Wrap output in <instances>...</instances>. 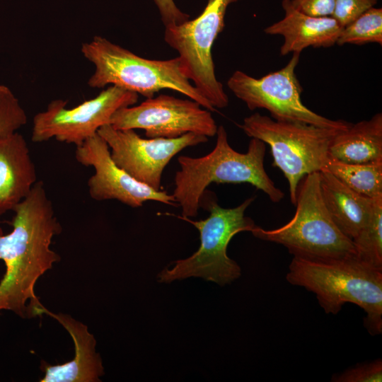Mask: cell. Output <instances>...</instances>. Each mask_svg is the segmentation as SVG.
<instances>
[{
    "instance_id": "d4e9b609",
    "label": "cell",
    "mask_w": 382,
    "mask_h": 382,
    "mask_svg": "<svg viewBox=\"0 0 382 382\" xmlns=\"http://www.w3.org/2000/svg\"><path fill=\"white\" fill-rule=\"evenodd\" d=\"M299 11L313 16H332L335 0H291Z\"/></svg>"
},
{
    "instance_id": "7a4b0ae2",
    "label": "cell",
    "mask_w": 382,
    "mask_h": 382,
    "mask_svg": "<svg viewBox=\"0 0 382 382\" xmlns=\"http://www.w3.org/2000/svg\"><path fill=\"white\" fill-rule=\"evenodd\" d=\"M213 150L201 157L180 156V170L174 178L173 196L182 209L183 218L195 217L206 188L212 183H249L265 193L270 199L279 202L284 193L277 187L264 167L265 144L252 138L245 153L234 150L228 141L223 125L217 128Z\"/></svg>"
},
{
    "instance_id": "30bf717a",
    "label": "cell",
    "mask_w": 382,
    "mask_h": 382,
    "mask_svg": "<svg viewBox=\"0 0 382 382\" xmlns=\"http://www.w3.org/2000/svg\"><path fill=\"white\" fill-rule=\"evenodd\" d=\"M138 98L135 93L109 86L95 98L71 108L66 107V100H53L34 116L31 139L40 143L55 139L80 146L100 128L110 125L117 110L135 105Z\"/></svg>"
},
{
    "instance_id": "ffe728a7",
    "label": "cell",
    "mask_w": 382,
    "mask_h": 382,
    "mask_svg": "<svg viewBox=\"0 0 382 382\" xmlns=\"http://www.w3.org/2000/svg\"><path fill=\"white\" fill-rule=\"evenodd\" d=\"M352 242L357 259L382 270V197L374 199L370 220Z\"/></svg>"
},
{
    "instance_id": "e0dca14e",
    "label": "cell",
    "mask_w": 382,
    "mask_h": 382,
    "mask_svg": "<svg viewBox=\"0 0 382 382\" xmlns=\"http://www.w3.org/2000/svg\"><path fill=\"white\" fill-rule=\"evenodd\" d=\"M319 175L328 213L340 230L352 240L370 220L374 199L354 192L327 170L319 172Z\"/></svg>"
},
{
    "instance_id": "277c9868",
    "label": "cell",
    "mask_w": 382,
    "mask_h": 382,
    "mask_svg": "<svg viewBox=\"0 0 382 382\" xmlns=\"http://www.w3.org/2000/svg\"><path fill=\"white\" fill-rule=\"evenodd\" d=\"M83 56L95 66L88 81L93 88L115 86L146 98L163 89L179 92L209 111L215 109L185 76L177 57L149 59L137 55L102 36H94L81 47Z\"/></svg>"
},
{
    "instance_id": "ba28073f",
    "label": "cell",
    "mask_w": 382,
    "mask_h": 382,
    "mask_svg": "<svg viewBox=\"0 0 382 382\" xmlns=\"http://www.w3.org/2000/svg\"><path fill=\"white\" fill-rule=\"evenodd\" d=\"M238 1L208 0L197 18L165 27V42L178 52L185 76L214 109L226 107L228 97L216 79L212 49L224 28L228 6Z\"/></svg>"
},
{
    "instance_id": "6da1fadb",
    "label": "cell",
    "mask_w": 382,
    "mask_h": 382,
    "mask_svg": "<svg viewBox=\"0 0 382 382\" xmlns=\"http://www.w3.org/2000/svg\"><path fill=\"white\" fill-rule=\"evenodd\" d=\"M12 211V231L4 234L0 228V260L6 266L0 281V314L10 311L21 318L42 316L45 307L34 288L60 260L50 245L62 226L41 180Z\"/></svg>"
},
{
    "instance_id": "cb8c5ba5",
    "label": "cell",
    "mask_w": 382,
    "mask_h": 382,
    "mask_svg": "<svg viewBox=\"0 0 382 382\" xmlns=\"http://www.w3.org/2000/svg\"><path fill=\"white\" fill-rule=\"evenodd\" d=\"M378 0H335L332 15L343 28L367 10L374 7Z\"/></svg>"
},
{
    "instance_id": "8fae6325",
    "label": "cell",
    "mask_w": 382,
    "mask_h": 382,
    "mask_svg": "<svg viewBox=\"0 0 382 382\" xmlns=\"http://www.w3.org/2000/svg\"><path fill=\"white\" fill-rule=\"evenodd\" d=\"M202 108L190 98L161 94L119 109L110 125L117 129H143L147 138L173 139L187 133L211 137L218 126L211 112Z\"/></svg>"
},
{
    "instance_id": "7c38bea8",
    "label": "cell",
    "mask_w": 382,
    "mask_h": 382,
    "mask_svg": "<svg viewBox=\"0 0 382 382\" xmlns=\"http://www.w3.org/2000/svg\"><path fill=\"white\" fill-rule=\"evenodd\" d=\"M98 134L108 144L115 164L138 181L161 190L163 172L177 154L205 143L208 137L187 133L181 137L144 139L134 129H117L107 125Z\"/></svg>"
},
{
    "instance_id": "44dd1931",
    "label": "cell",
    "mask_w": 382,
    "mask_h": 382,
    "mask_svg": "<svg viewBox=\"0 0 382 382\" xmlns=\"http://www.w3.org/2000/svg\"><path fill=\"white\" fill-rule=\"evenodd\" d=\"M382 45V8L373 7L344 26L336 44Z\"/></svg>"
},
{
    "instance_id": "4fadbf2b",
    "label": "cell",
    "mask_w": 382,
    "mask_h": 382,
    "mask_svg": "<svg viewBox=\"0 0 382 382\" xmlns=\"http://www.w3.org/2000/svg\"><path fill=\"white\" fill-rule=\"evenodd\" d=\"M75 158L80 164L94 168L88 180V193L94 200L116 199L132 208L141 207L149 200L178 204L172 194L154 190L117 166L108 144L98 133L76 146Z\"/></svg>"
},
{
    "instance_id": "3957f363",
    "label": "cell",
    "mask_w": 382,
    "mask_h": 382,
    "mask_svg": "<svg viewBox=\"0 0 382 382\" xmlns=\"http://www.w3.org/2000/svg\"><path fill=\"white\" fill-rule=\"evenodd\" d=\"M287 282L316 294L325 313L337 314L346 303L366 313L364 324L372 335L382 333V270L356 257L316 260L294 257Z\"/></svg>"
},
{
    "instance_id": "2e32d148",
    "label": "cell",
    "mask_w": 382,
    "mask_h": 382,
    "mask_svg": "<svg viewBox=\"0 0 382 382\" xmlns=\"http://www.w3.org/2000/svg\"><path fill=\"white\" fill-rule=\"evenodd\" d=\"M37 182L28 143L18 132L0 136V216L13 209Z\"/></svg>"
},
{
    "instance_id": "ac0fdd59",
    "label": "cell",
    "mask_w": 382,
    "mask_h": 382,
    "mask_svg": "<svg viewBox=\"0 0 382 382\" xmlns=\"http://www.w3.org/2000/svg\"><path fill=\"white\" fill-rule=\"evenodd\" d=\"M329 156L347 163L382 161V114L378 112L339 132L332 140Z\"/></svg>"
},
{
    "instance_id": "5bb4252c",
    "label": "cell",
    "mask_w": 382,
    "mask_h": 382,
    "mask_svg": "<svg viewBox=\"0 0 382 382\" xmlns=\"http://www.w3.org/2000/svg\"><path fill=\"white\" fill-rule=\"evenodd\" d=\"M284 16L267 27L264 32L281 35L284 42L280 54L299 53L309 47H330L336 44L342 27L332 16H313L295 8L291 0H282Z\"/></svg>"
},
{
    "instance_id": "52a82bcc",
    "label": "cell",
    "mask_w": 382,
    "mask_h": 382,
    "mask_svg": "<svg viewBox=\"0 0 382 382\" xmlns=\"http://www.w3.org/2000/svg\"><path fill=\"white\" fill-rule=\"evenodd\" d=\"M241 129L270 147L272 166L289 184L291 202L295 205L299 184L306 175L320 172L329 158V146L340 130L298 122L279 121L258 112L244 118Z\"/></svg>"
},
{
    "instance_id": "5b68a950",
    "label": "cell",
    "mask_w": 382,
    "mask_h": 382,
    "mask_svg": "<svg viewBox=\"0 0 382 382\" xmlns=\"http://www.w3.org/2000/svg\"><path fill=\"white\" fill-rule=\"evenodd\" d=\"M295 206V214L286 224L272 230L256 226L251 233L259 239L282 245L294 257L316 260L357 257L352 240L340 230L326 209L319 172L301 179Z\"/></svg>"
},
{
    "instance_id": "7402d4cb",
    "label": "cell",
    "mask_w": 382,
    "mask_h": 382,
    "mask_svg": "<svg viewBox=\"0 0 382 382\" xmlns=\"http://www.w3.org/2000/svg\"><path fill=\"white\" fill-rule=\"evenodd\" d=\"M28 117L18 99L6 86L0 84V136L18 132Z\"/></svg>"
},
{
    "instance_id": "484cf974",
    "label": "cell",
    "mask_w": 382,
    "mask_h": 382,
    "mask_svg": "<svg viewBox=\"0 0 382 382\" xmlns=\"http://www.w3.org/2000/svg\"><path fill=\"white\" fill-rule=\"evenodd\" d=\"M166 26L180 24L190 18L175 5L173 0H154Z\"/></svg>"
},
{
    "instance_id": "d6986e66",
    "label": "cell",
    "mask_w": 382,
    "mask_h": 382,
    "mask_svg": "<svg viewBox=\"0 0 382 382\" xmlns=\"http://www.w3.org/2000/svg\"><path fill=\"white\" fill-rule=\"evenodd\" d=\"M324 170L361 195L373 199L382 197V161L364 164L347 163L329 156Z\"/></svg>"
},
{
    "instance_id": "8992f818",
    "label": "cell",
    "mask_w": 382,
    "mask_h": 382,
    "mask_svg": "<svg viewBox=\"0 0 382 382\" xmlns=\"http://www.w3.org/2000/svg\"><path fill=\"white\" fill-rule=\"evenodd\" d=\"M253 196L233 208H224L214 199L207 203L209 215L205 219H181L192 224L199 232L200 245L190 257L173 262L157 276L161 283H170L188 277H201L221 286L230 284L241 275L236 262L227 255L232 238L242 231H252L254 221L245 216L246 209L255 200Z\"/></svg>"
},
{
    "instance_id": "9c48e42d",
    "label": "cell",
    "mask_w": 382,
    "mask_h": 382,
    "mask_svg": "<svg viewBox=\"0 0 382 382\" xmlns=\"http://www.w3.org/2000/svg\"><path fill=\"white\" fill-rule=\"evenodd\" d=\"M300 54L293 53L283 68L259 79L237 70L228 79L227 86L250 110L265 109L274 120L303 122L340 131L347 129L352 123L328 119L302 103L303 88L295 73Z\"/></svg>"
},
{
    "instance_id": "9a60e30c",
    "label": "cell",
    "mask_w": 382,
    "mask_h": 382,
    "mask_svg": "<svg viewBox=\"0 0 382 382\" xmlns=\"http://www.w3.org/2000/svg\"><path fill=\"white\" fill-rule=\"evenodd\" d=\"M43 314L57 320L71 335L75 356L62 364L50 365L42 362L45 376L41 382H98L104 375L102 359L96 351V341L87 326L64 313H54L45 308Z\"/></svg>"
},
{
    "instance_id": "603a6c76",
    "label": "cell",
    "mask_w": 382,
    "mask_h": 382,
    "mask_svg": "<svg viewBox=\"0 0 382 382\" xmlns=\"http://www.w3.org/2000/svg\"><path fill=\"white\" fill-rule=\"evenodd\" d=\"M334 382H381L382 361L377 359L373 361L359 364L332 377Z\"/></svg>"
}]
</instances>
